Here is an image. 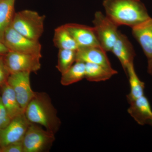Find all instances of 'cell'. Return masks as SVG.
Returning a JSON list of instances; mask_svg holds the SVG:
<instances>
[{"instance_id": "6da1fadb", "label": "cell", "mask_w": 152, "mask_h": 152, "mask_svg": "<svg viewBox=\"0 0 152 152\" xmlns=\"http://www.w3.org/2000/svg\"><path fill=\"white\" fill-rule=\"evenodd\" d=\"M106 15L118 26L133 28L151 18L140 0H104Z\"/></svg>"}, {"instance_id": "7a4b0ae2", "label": "cell", "mask_w": 152, "mask_h": 152, "mask_svg": "<svg viewBox=\"0 0 152 152\" xmlns=\"http://www.w3.org/2000/svg\"><path fill=\"white\" fill-rule=\"evenodd\" d=\"M24 113L30 123L40 125L55 134L61 127L57 110L47 93L35 92Z\"/></svg>"}, {"instance_id": "3957f363", "label": "cell", "mask_w": 152, "mask_h": 152, "mask_svg": "<svg viewBox=\"0 0 152 152\" xmlns=\"http://www.w3.org/2000/svg\"><path fill=\"white\" fill-rule=\"evenodd\" d=\"M45 15L37 12L24 10L15 12L11 26L14 29L33 41H39L44 31Z\"/></svg>"}, {"instance_id": "277c9868", "label": "cell", "mask_w": 152, "mask_h": 152, "mask_svg": "<svg viewBox=\"0 0 152 152\" xmlns=\"http://www.w3.org/2000/svg\"><path fill=\"white\" fill-rule=\"evenodd\" d=\"M55 140L54 134L31 123L23 139V152L48 151Z\"/></svg>"}, {"instance_id": "5b68a950", "label": "cell", "mask_w": 152, "mask_h": 152, "mask_svg": "<svg viewBox=\"0 0 152 152\" xmlns=\"http://www.w3.org/2000/svg\"><path fill=\"white\" fill-rule=\"evenodd\" d=\"M93 23L100 46L106 52H111L118 35V26L100 11L95 13Z\"/></svg>"}, {"instance_id": "8992f818", "label": "cell", "mask_w": 152, "mask_h": 152, "mask_svg": "<svg viewBox=\"0 0 152 152\" xmlns=\"http://www.w3.org/2000/svg\"><path fill=\"white\" fill-rule=\"evenodd\" d=\"M3 43L10 51L42 56V46L39 41H33L22 35L11 25L6 31Z\"/></svg>"}, {"instance_id": "52a82bcc", "label": "cell", "mask_w": 152, "mask_h": 152, "mask_svg": "<svg viewBox=\"0 0 152 152\" xmlns=\"http://www.w3.org/2000/svg\"><path fill=\"white\" fill-rule=\"evenodd\" d=\"M42 57L9 51L4 56L6 67L10 74L19 72H36L41 69Z\"/></svg>"}, {"instance_id": "ba28073f", "label": "cell", "mask_w": 152, "mask_h": 152, "mask_svg": "<svg viewBox=\"0 0 152 152\" xmlns=\"http://www.w3.org/2000/svg\"><path fill=\"white\" fill-rule=\"evenodd\" d=\"M30 74L28 72L11 74L7 82L13 90L17 100L24 112L35 92L31 87Z\"/></svg>"}, {"instance_id": "9c48e42d", "label": "cell", "mask_w": 152, "mask_h": 152, "mask_svg": "<svg viewBox=\"0 0 152 152\" xmlns=\"http://www.w3.org/2000/svg\"><path fill=\"white\" fill-rule=\"evenodd\" d=\"M30 123L25 113L12 119L5 128L0 129L1 147L23 140Z\"/></svg>"}, {"instance_id": "30bf717a", "label": "cell", "mask_w": 152, "mask_h": 152, "mask_svg": "<svg viewBox=\"0 0 152 152\" xmlns=\"http://www.w3.org/2000/svg\"><path fill=\"white\" fill-rule=\"evenodd\" d=\"M79 47L100 46L94 27L77 23L65 24Z\"/></svg>"}, {"instance_id": "8fae6325", "label": "cell", "mask_w": 152, "mask_h": 152, "mask_svg": "<svg viewBox=\"0 0 152 152\" xmlns=\"http://www.w3.org/2000/svg\"><path fill=\"white\" fill-rule=\"evenodd\" d=\"M111 52L119 60L126 72L128 66L134 63L136 53L132 45L127 37L120 31Z\"/></svg>"}, {"instance_id": "7c38bea8", "label": "cell", "mask_w": 152, "mask_h": 152, "mask_svg": "<svg viewBox=\"0 0 152 152\" xmlns=\"http://www.w3.org/2000/svg\"><path fill=\"white\" fill-rule=\"evenodd\" d=\"M105 51L100 46L79 47L76 50V61H81L112 67Z\"/></svg>"}, {"instance_id": "4fadbf2b", "label": "cell", "mask_w": 152, "mask_h": 152, "mask_svg": "<svg viewBox=\"0 0 152 152\" xmlns=\"http://www.w3.org/2000/svg\"><path fill=\"white\" fill-rule=\"evenodd\" d=\"M132 34L149 60L152 58V18L132 28Z\"/></svg>"}, {"instance_id": "5bb4252c", "label": "cell", "mask_w": 152, "mask_h": 152, "mask_svg": "<svg viewBox=\"0 0 152 152\" xmlns=\"http://www.w3.org/2000/svg\"><path fill=\"white\" fill-rule=\"evenodd\" d=\"M128 112L139 124L144 125L152 119V110L148 98L144 95L131 102Z\"/></svg>"}, {"instance_id": "9a60e30c", "label": "cell", "mask_w": 152, "mask_h": 152, "mask_svg": "<svg viewBox=\"0 0 152 152\" xmlns=\"http://www.w3.org/2000/svg\"><path fill=\"white\" fill-rule=\"evenodd\" d=\"M1 89L2 102L11 119L24 113V111L17 100L15 92L7 83L4 85Z\"/></svg>"}, {"instance_id": "2e32d148", "label": "cell", "mask_w": 152, "mask_h": 152, "mask_svg": "<svg viewBox=\"0 0 152 152\" xmlns=\"http://www.w3.org/2000/svg\"><path fill=\"white\" fill-rule=\"evenodd\" d=\"M118 73V72L112 67H109L93 63H86L85 78L89 81H104Z\"/></svg>"}, {"instance_id": "e0dca14e", "label": "cell", "mask_w": 152, "mask_h": 152, "mask_svg": "<svg viewBox=\"0 0 152 152\" xmlns=\"http://www.w3.org/2000/svg\"><path fill=\"white\" fill-rule=\"evenodd\" d=\"M15 0H0V42L3 43L6 31L11 26Z\"/></svg>"}, {"instance_id": "ac0fdd59", "label": "cell", "mask_w": 152, "mask_h": 152, "mask_svg": "<svg viewBox=\"0 0 152 152\" xmlns=\"http://www.w3.org/2000/svg\"><path fill=\"white\" fill-rule=\"evenodd\" d=\"M126 74L129 77L130 86V91L127 95L129 103L144 95L145 83L142 81L136 73L134 63L131 64L126 69Z\"/></svg>"}, {"instance_id": "d6986e66", "label": "cell", "mask_w": 152, "mask_h": 152, "mask_svg": "<svg viewBox=\"0 0 152 152\" xmlns=\"http://www.w3.org/2000/svg\"><path fill=\"white\" fill-rule=\"evenodd\" d=\"M53 41L55 46L59 49L77 50L78 48L75 41L64 25L60 26L55 30Z\"/></svg>"}, {"instance_id": "ffe728a7", "label": "cell", "mask_w": 152, "mask_h": 152, "mask_svg": "<svg viewBox=\"0 0 152 152\" xmlns=\"http://www.w3.org/2000/svg\"><path fill=\"white\" fill-rule=\"evenodd\" d=\"M61 83L64 86H68L85 78L86 63L76 61L65 72L61 74Z\"/></svg>"}, {"instance_id": "44dd1931", "label": "cell", "mask_w": 152, "mask_h": 152, "mask_svg": "<svg viewBox=\"0 0 152 152\" xmlns=\"http://www.w3.org/2000/svg\"><path fill=\"white\" fill-rule=\"evenodd\" d=\"M76 50L59 49L57 69L61 74L65 72L76 62Z\"/></svg>"}, {"instance_id": "7402d4cb", "label": "cell", "mask_w": 152, "mask_h": 152, "mask_svg": "<svg viewBox=\"0 0 152 152\" xmlns=\"http://www.w3.org/2000/svg\"><path fill=\"white\" fill-rule=\"evenodd\" d=\"M11 120L3 104L0 95V129L5 128L10 122Z\"/></svg>"}, {"instance_id": "603a6c76", "label": "cell", "mask_w": 152, "mask_h": 152, "mask_svg": "<svg viewBox=\"0 0 152 152\" xmlns=\"http://www.w3.org/2000/svg\"><path fill=\"white\" fill-rule=\"evenodd\" d=\"M4 56H0V88L7 82L10 75L5 64Z\"/></svg>"}, {"instance_id": "cb8c5ba5", "label": "cell", "mask_w": 152, "mask_h": 152, "mask_svg": "<svg viewBox=\"0 0 152 152\" xmlns=\"http://www.w3.org/2000/svg\"><path fill=\"white\" fill-rule=\"evenodd\" d=\"M23 141H20L2 148V152H23Z\"/></svg>"}, {"instance_id": "d4e9b609", "label": "cell", "mask_w": 152, "mask_h": 152, "mask_svg": "<svg viewBox=\"0 0 152 152\" xmlns=\"http://www.w3.org/2000/svg\"><path fill=\"white\" fill-rule=\"evenodd\" d=\"M9 51V50L4 44L0 42V56H4Z\"/></svg>"}, {"instance_id": "484cf974", "label": "cell", "mask_w": 152, "mask_h": 152, "mask_svg": "<svg viewBox=\"0 0 152 152\" xmlns=\"http://www.w3.org/2000/svg\"><path fill=\"white\" fill-rule=\"evenodd\" d=\"M148 72L150 75L152 76V58L148 60Z\"/></svg>"}, {"instance_id": "4316f807", "label": "cell", "mask_w": 152, "mask_h": 152, "mask_svg": "<svg viewBox=\"0 0 152 152\" xmlns=\"http://www.w3.org/2000/svg\"><path fill=\"white\" fill-rule=\"evenodd\" d=\"M148 124H149L151 125V126H152V119L150 120L148 122Z\"/></svg>"}, {"instance_id": "83f0119b", "label": "cell", "mask_w": 152, "mask_h": 152, "mask_svg": "<svg viewBox=\"0 0 152 152\" xmlns=\"http://www.w3.org/2000/svg\"><path fill=\"white\" fill-rule=\"evenodd\" d=\"M0 152H2V148L0 146Z\"/></svg>"}]
</instances>
